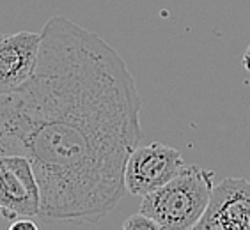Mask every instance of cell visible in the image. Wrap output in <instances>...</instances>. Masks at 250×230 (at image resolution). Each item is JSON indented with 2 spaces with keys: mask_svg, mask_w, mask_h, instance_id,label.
Here are the masks:
<instances>
[{
  "mask_svg": "<svg viewBox=\"0 0 250 230\" xmlns=\"http://www.w3.org/2000/svg\"><path fill=\"white\" fill-rule=\"evenodd\" d=\"M41 212V192L29 158L0 156V214L5 220L34 218Z\"/></svg>",
  "mask_w": 250,
  "mask_h": 230,
  "instance_id": "cell-3",
  "label": "cell"
},
{
  "mask_svg": "<svg viewBox=\"0 0 250 230\" xmlns=\"http://www.w3.org/2000/svg\"><path fill=\"white\" fill-rule=\"evenodd\" d=\"M195 230H250V181L226 177L213 186Z\"/></svg>",
  "mask_w": 250,
  "mask_h": 230,
  "instance_id": "cell-5",
  "label": "cell"
},
{
  "mask_svg": "<svg viewBox=\"0 0 250 230\" xmlns=\"http://www.w3.org/2000/svg\"><path fill=\"white\" fill-rule=\"evenodd\" d=\"M41 34L20 30L0 36V92L13 91L27 82L38 62Z\"/></svg>",
  "mask_w": 250,
  "mask_h": 230,
  "instance_id": "cell-6",
  "label": "cell"
},
{
  "mask_svg": "<svg viewBox=\"0 0 250 230\" xmlns=\"http://www.w3.org/2000/svg\"><path fill=\"white\" fill-rule=\"evenodd\" d=\"M241 66L245 67L247 71L250 73V44H249V48L245 50V53H243V58H241Z\"/></svg>",
  "mask_w": 250,
  "mask_h": 230,
  "instance_id": "cell-9",
  "label": "cell"
},
{
  "mask_svg": "<svg viewBox=\"0 0 250 230\" xmlns=\"http://www.w3.org/2000/svg\"><path fill=\"white\" fill-rule=\"evenodd\" d=\"M183 167V156L178 149L160 142L137 145L126 161V192H130L135 197H144L164 186Z\"/></svg>",
  "mask_w": 250,
  "mask_h": 230,
  "instance_id": "cell-4",
  "label": "cell"
},
{
  "mask_svg": "<svg viewBox=\"0 0 250 230\" xmlns=\"http://www.w3.org/2000/svg\"><path fill=\"white\" fill-rule=\"evenodd\" d=\"M123 229L125 230H160V225L153 218H149L144 212H137V214L130 216L128 220L123 223Z\"/></svg>",
  "mask_w": 250,
  "mask_h": 230,
  "instance_id": "cell-7",
  "label": "cell"
},
{
  "mask_svg": "<svg viewBox=\"0 0 250 230\" xmlns=\"http://www.w3.org/2000/svg\"><path fill=\"white\" fill-rule=\"evenodd\" d=\"M213 192V172L190 165L158 190L142 197L140 212L153 218L160 230H190L206 211Z\"/></svg>",
  "mask_w": 250,
  "mask_h": 230,
  "instance_id": "cell-2",
  "label": "cell"
},
{
  "mask_svg": "<svg viewBox=\"0 0 250 230\" xmlns=\"http://www.w3.org/2000/svg\"><path fill=\"white\" fill-rule=\"evenodd\" d=\"M140 108L119 53L53 16L30 78L0 92V156L30 159L44 220L96 221L125 197L126 161L142 140Z\"/></svg>",
  "mask_w": 250,
  "mask_h": 230,
  "instance_id": "cell-1",
  "label": "cell"
},
{
  "mask_svg": "<svg viewBox=\"0 0 250 230\" xmlns=\"http://www.w3.org/2000/svg\"><path fill=\"white\" fill-rule=\"evenodd\" d=\"M11 230H38V223L32 221V218H18V220L11 221Z\"/></svg>",
  "mask_w": 250,
  "mask_h": 230,
  "instance_id": "cell-8",
  "label": "cell"
}]
</instances>
